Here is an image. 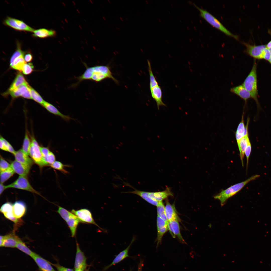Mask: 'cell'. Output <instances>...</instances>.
<instances>
[{
  "mask_svg": "<svg viewBox=\"0 0 271 271\" xmlns=\"http://www.w3.org/2000/svg\"><path fill=\"white\" fill-rule=\"evenodd\" d=\"M85 271H89V267L88 269H85Z\"/></svg>",
  "mask_w": 271,
  "mask_h": 271,
  "instance_id": "obj_53",
  "label": "cell"
},
{
  "mask_svg": "<svg viewBox=\"0 0 271 271\" xmlns=\"http://www.w3.org/2000/svg\"><path fill=\"white\" fill-rule=\"evenodd\" d=\"M157 206L158 216L168 223L165 214V207L162 201L159 202Z\"/></svg>",
  "mask_w": 271,
  "mask_h": 271,
  "instance_id": "obj_39",
  "label": "cell"
},
{
  "mask_svg": "<svg viewBox=\"0 0 271 271\" xmlns=\"http://www.w3.org/2000/svg\"><path fill=\"white\" fill-rule=\"evenodd\" d=\"M230 90L231 92L237 95L245 102L251 98L249 92L242 85L233 87Z\"/></svg>",
  "mask_w": 271,
  "mask_h": 271,
  "instance_id": "obj_27",
  "label": "cell"
},
{
  "mask_svg": "<svg viewBox=\"0 0 271 271\" xmlns=\"http://www.w3.org/2000/svg\"><path fill=\"white\" fill-rule=\"evenodd\" d=\"M76 241V250L74 268L75 269H80L83 271L89 265L87 264V258L84 252L81 250L79 243Z\"/></svg>",
  "mask_w": 271,
  "mask_h": 271,
  "instance_id": "obj_12",
  "label": "cell"
},
{
  "mask_svg": "<svg viewBox=\"0 0 271 271\" xmlns=\"http://www.w3.org/2000/svg\"><path fill=\"white\" fill-rule=\"evenodd\" d=\"M15 172L10 167L7 170L1 172V183H3L12 176Z\"/></svg>",
  "mask_w": 271,
  "mask_h": 271,
  "instance_id": "obj_37",
  "label": "cell"
},
{
  "mask_svg": "<svg viewBox=\"0 0 271 271\" xmlns=\"http://www.w3.org/2000/svg\"><path fill=\"white\" fill-rule=\"evenodd\" d=\"M268 49H269V50L270 51V52L271 53V48H268Z\"/></svg>",
  "mask_w": 271,
  "mask_h": 271,
  "instance_id": "obj_54",
  "label": "cell"
},
{
  "mask_svg": "<svg viewBox=\"0 0 271 271\" xmlns=\"http://www.w3.org/2000/svg\"><path fill=\"white\" fill-rule=\"evenodd\" d=\"M83 64L86 70L81 76L75 77L78 80L77 83L73 84L72 87H75L82 81L90 80L96 82H100L107 78L111 79L116 83L118 81L113 76L110 68L108 66L97 65L89 67L85 62Z\"/></svg>",
  "mask_w": 271,
  "mask_h": 271,
  "instance_id": "obj_1",
  "label": "cell"
},
{
  "mask_svg": "<svg viewBox=\"0 0 271 271\" xmlns=\"http://www.w3.org/2000/svg\"><path fill=\"white\" fill-rule=\"evenodd\" d=\"M150 89L152 96L156 103L158 109L159 110L160 106H166L162 100V92L160 87L158 85Z\"/></svg>",
  "mask_w": 271,
  "mask_h": 271,
  "instance_id": "obj_22",
  "label": "cell"
},
{
  "mask_svg": "<svg viewBox=\"0 0 271 271\" xmlns=\"http://www.w3.org/2000/svg\"><path fill=\"white\" fill-rule=\"evenodd\" d=\"M135 239V237H133L128 246L125 249L118 254L116 256L112 262L104 268L103 271H106L112 266L118 263L124 259L129 257L128 254L129 250L131 246Z\"/></svg>",
  "mask_w": 271,
  "mask_h": 271,
  "instance_id": "obj_19",
  "label": "cell"
},
{
  "mask_svg": "<svg viewBox=\"0 0 271 271\" xmlns=\"http://www.w3.org/2000/svg\"><path fill=\"white\" fill-rule=\"evenodd\" d=\"M270 34H271V33H270Z\"/></svg>",
  "mask_w": 271,
  "mask_h": 271,
  "instance_id": "obj_56",
  "label": "cell"
},
{
  "mask_svg": "<svg viewBox=\"0 0 271 271\" xmlns=\"http://www.w3.org/2000/svg\"><path fill=\"white\" fill-rule=\"evenodd\" d=\"M192 4L200 12V16L205 20L209 23L215 28L218 29L226 35L234 38L238 40L239 36L232 33L227 29L216 18L206 10L200 8L195 4L189 2Z\"/></svg>",
  "mask_w": 271,
  "mask_h": 271,
  "instance_id": "obj_4",
  "label": "cell"
},
{
  "mask_svg": "<svg viewBox=\"0 0 271 271\" xmlns=\"http://www.w3.org/2000/svg\"><path fill=\"white\" fill-rule=\"evenodd\" d=\"M40 149L43 158L47 156L50 152L49 149L46 147H40Z\"/></svg>",
  "mask_w": 271,
  "mask_h": 271,
  "instance_id": "obj_47",
  "label": "cell"
},
{
  "mask_svg": "<svg viewBox=\"0 0 271 271\" xmlns=\"http://www.w3.org/2000/svg\"><path fill=\"white\" fill-rule=\"evenodd\" d=\"M20 239L16 235L14 232L4 236L1 235L0 246L16 248L17 243Z\"/></svg>",
  "mask_w": 271,
  "mask_h": 271,
  "instance_id": "obj_13",
  "label": "cell"
},
{
  "mask_svg": "<svg viewBox=\"0 0 271 271\" xmlns=\"http://www.w3.org/2000/svg\"><path fill=\"white\" fill-rule=\"evenodd\" d=\"M3 23L5 25L18 31L33 32L35 30L23 21L9 16L7 17L4 20Z\"/></svg>",
  "mask_w": 271,
  "mask_h": 271,
  "instance_id": "obj_8",
  "label": "cell"
},
{
  "mask_svg": "<svg viewBox=\"0 0 271 271\" xmlns=\"http://www.w3.org/2000/svg\"><path fill=\"white\" fill-rule=\"evenodd\" d=\"M56 35V32L55 30L41 28L35 30L33 32L32 36L35 37L44 38L53 37Z\"/></svg>",
  "mask_w": 271,
  "mask_h": 271,
  "instance_id": "obj_24",
  "label": "cell"
},
{
  "mask_svg": "<svg viewBox=\"0 0 271 271\" xmlns=\"http://www.w3.org/2000/svg\"><path fill=\"white\" fill-rule=\"evenodd\" d=\"M33 68L32 63H29L27 64L26 63L23 66L22 71L24 74H29L32 72Z\"/></svg>",
  "mask_w": 271,
  "mask_h": 271,
  "instance_id": "obj_43",
  "label": "cell"
},
{
  "mask_svg": "<svg viewBox=\"0 0 271 271\" xmlns=\"http://www.w3.org/2000/svg\"><path fill=\"white\" fill-rule=\"evenodd\" d=\"M266 46L268 49L271 48V40L266 45Z\"/></svg>",
  "mask_w": 271,
  "mask_h": 271,
  "instance_id": "obj_50",
  "label": "cell"
},
{
  "mask_svg": "<svg viewBox=\"0 0 271 271\" xmlns=\"http://www.w3.org/2000/svg\"><path fill=\"white\" fill-rule=\"evenodd\" d=\"M26 129L25 137L21 149L25 153L29 155L31 141L27 128Z\"/></svg>",
  "mask_w": 271,
  "mask_h": 271,
  "instance_id": "obj_32",
  "label": "cell"
},
{
  "mask_svg": "<svg viewBox=\"0 0 271 271\" xmlns=\"http://www.w3.org/2000/svg\"><path fill=\"white\" fill-rule=\"evenodd\" d=\"M31 143L29 155L34 162L40 168L48 166L43 160L40 149V147L33 136L31 137Z\"/></svg>",
  "mask_w": 271,
  "mask_h": 271,
  "instance_id": "obj_7",
  "label": "cell"
},
{
  "mask_svg": "<svg viewBox=\"0 0 271 271\" xmlns=\"http://www.w3.org/2000/svg\"><path fill=\"white\" fill-rule=\"evenodd\" d=\"M6 189L14 188L27 190L40 195L31 185L26 177L20 176L18 179L11 184L5 186Z\"/></svg>",
  "mask_w": 271,
  "mask_h": 271,
  "instance_id": "obj_9",
  "label": "cell"
},
{
  "mask_svg": "<svg viewBox=\"0 0 271 271\" xmlns=\"http://www.w3.org/2000/svg\"><path fill=\"white\" fill-rule=\"evenodd\" d=\"M27 83L23 75L20 73H18L13 82L9 89H12L18 87L22 84Z\"/></svg>",
  "mask_w": 271,
  "mask_h": 271,
  "instance_id": "obj_34",
  "label": "cell"
},
{
  "mask_svg": "<svg viewBox=\"0 0 271 271\" xmlns=\"http://www.w3.org/2000/svg\"><path fill=\"white\" fill-rule=\"evenodd\" d=\"M13 206L11 202L5 203L1 207L0 212L7 219L13 222L16 224H20L22 223V220L14 216L13 212Z\"/></svg>",
  "mask_w": 271,
  "mask_h": 271,
  "instance_id": "obj_14",
  "label": "cell"
},
{
  "mask_svg": "<svg viewBox=\"0 0 271 271\" xmlns=\"http://www.w3.org/2000/svg\"><path fill=\"white\" fill-rule=\"evenodd\" d=\"M251 150V145L250 142L248 144L245 151V154L247 159L246 169H247L249 158L250 155Z\"/></svg>",
  "mask_w": 271,
  "mask_h": 271,
  "instance_id": "obj_44",
  "label": "cell"
},
{
  "mask_svg": "<svg viewBox=\"0 0 271 271\" xmlns=\"http://www.w3.org/2000/svg\"><path fill=\"white\" fill-rule=\"evenodd\" d=\"M30 86L27 82L17 88L20 96L28 99H31Z\"/></svg>",
  "mask_w": 271,
  "mask_h": 271,
  "instance_id": "obj_30",
  "label": "cell"
},
{
  "mask_svg": "<svg viewBox=\"0 0 271 271\" xmlns=\"http://www.w3.org/2000/svg\"><path fill=\"white\" fill-rule=\"evenodd\" d=\"M15 160L30 167L33 164L32 159L21 149L16 151L14 154Z\"/></svg>",
  "mask_w": 271,
  "mask_h": 271,
  "instance_id": "obj_20",
  "label": "cell"
},
{
  "mask_svg": "<svg viewBox=\"0 0 271 271\" xmlns=\"http://www.w3.org/2000/svg\"><path fill=\"white\" fill-rule=\"evenodd\" d=\"M5 189H6L5 186H4L3 183H1L0 184V195L1 194Z\"/></svg>",
  "mask_w": 271,
  "mask_h": 271,
  "instance_id": "obj_49",
  "label": "cell"
},
{
  "mask_svg": "<svg viewBox=\"0 0 271 271\" xmlns=\"http://www.w3.org/2000/svg\"><path fill=\"white\" fill-rule=\"evenodd\" d=\"M157 246L161 243L164 235L168 230V223L158 216L157 218Z\"/></svg>",
  "mask_w": 271,
  "mask_h": 271,
  "instance_id": "obj_17",
  "label": "cell"
},
{
  "mask_svg": "<svg viewBox=\"0 0 271 271\" xmlns=\"http://www.w3.org/2000/svg\"><path fill=\"white\" fill-rule=\"evenodd\" d=\"M147 62L150 77V88L151 89L155 86H158L159 84L154 75L150 62L149 60H147Z\"/></svg>",
  "mask_w": 271,
  "mask_h": 271,
  "instance_id": "obj_38",
  "label": "cell"
},
{
  "mask_svg": "<svg viewBox=\"0 0 271 271\" xmlns=\"http://www.w3.org/2000/svg\"><path fill=\"white\" fill-rule=\"evenodd\" d=\"M30 93L31 99L42 105L44 101L38 92L31 87L30 88Z\"/></svg>",
  "mask_w": 271,
  "mask_h": 271,
  "instance_id": "obj_40",
  "label": "cell"
},
{
  "mask_svg": "<svg viewBox=\"0 0 271 271\" xmlns=\"http://www.w3.org/2000/svg\"><path fill=\"white\" fill-rule=\"evenodd\" d=\"M16 248L32 257L35 253L31 250L21 239L18 241Z\"/></svg>",
  "mask_w": 271,
  "mask_h": 271,
  "instance_id": "obj_35",
  "label": "cell"
},
{
  "mask_svg": "<svg viewBox=\"0 0 271 271\" xmlns=\"http://www.w3.org/2000/svg\"><path fill=\"white\" fill-rule=\"evenodd\" d=\"M11 167L16 173L20 176L27 177L29 173L30 167L25 165L15 160L13 161Z\"/></svg>",
  "mask_w": 271,
  "mask_h": 271,
  "instance_id": "obj_18",
  "label": "cell"
},
{
  "mask_svg": "<svg viewBox=\"0 0 271 271\" xmlns=\"http://www.w3.org/2000/svg\"><path fill=\"white\" fill-rule=\"evenodd\" d=\"M26 210V204L21 201H16L13 206V212L14 216L20 219L25 214Z\"/></svg>",
  "mask_w": 271,
  "mask_h": 271,
  "instance_id": "obj_21",
  "label": "cell"
},
{
  "mask_svg": "<svg viewBox=\"0 0 271 271\" xmlns=\"http://www.w3.org/2000/svg\"><path fill=\"white\" fill-rule=\"evenodd\" d=\"M43 159L48 166H50L55 161V155L51 151L47 156L43 158Z\"/></svg>",
  "mask_w": 271,
  "mask_h": 271,
  "instance_id": "obj_41",
  "label": "cell"
},
{
  "mask_svg": "<svg viewBox=\"0 0 271 271\" xmlns=\"http://www.w3.org/2000/svg\"><path fill=\"white\" fill-rule=\"evenodd\" d=\"M75 271H83L82 270L78 269H75Z\"/></svg>",
  "mask_w": 271,
  "mask_h": 271,
  "instance_id": "obj_52",
  "label": "cell"
},
{
  "mask_svg": "<svg viewBox=\"0 0 271 271\" xmlns=\"http://www.w3.org/2000/svg\"><path fill=\"white\" fill-rule=\"evenodd\" d=\"M271 56V53L269 49L266 47L263 50L262 55V59L269 60Z\"/></svg>",
  "mask_w": 271,
  "mask_h": 271,
  "instance_id": "obj_46",
  "label": "cell"
},
{
  "mask_svg": "<svg viewBox=\"0 0 271 271\" xmlns=\"http://www.w3.org/2000/svg\"><path fill=\"white\" fill-rule=\"evenodd\" d=\"M268 61H269V62L271 64V56Z\"/></svg>",
  "mask_w": 271,
  "mask_h": 271,
  "instance_id": "obj_51",
  "label": "cell"
},
{
  "mask_svg": "<svg viewBox=\"0 0 271 271\" xmlns=\"http://www.w3.org/2000/svg\"><path fill=\"white\" fill-rule=\"evenodd\" d=\"M246 47L245 52L255 59H262V55L264 49L266 47V45H257L251 44L244 42H241Z\"/></svg>",
  "mask_w": 271,
  "mask_h": 271,
  "instance_id": "obj_11",
  "label": "cell"
},
{
  "mask_svg": "<svg viewBox=\"0 0 271 271\" xmlns=\"http://www.w3.org/2000/svg\"><path fill=\"white\" fill-rule=\"evenodd\" d=\"M50 166L53 168L60 171L64 174H68L69 172L65 169L66 167H70L69 165H64L61 162L55 161Z\"/></svg>",
  "mask_w": 271,
  "mask_h": 271,
  "instance_id": "obj_36",
  "label": "cell"
},
{
  "mask_svg": "<svg viewBox=\"0 0 271 271\" xmlns=\"http://www.w3.org/2000/svg\"><path fill=\"white\" fill-rule=\"evenodd\" d=\"M41 271H56L52 267L50 262L35 253L32 257Z\"/></svg>",
  "mask_w": 271,
  "mask_h": 271,
  "instance_id": "obj_16",
  "label": "cell"
},
{
  "mask_svg": "<svg viewBox=\"0 0 271 271\" xmlns=\"http://www.w3.org/2000/svg\"><path fill=\"white\" fill-rule=\"evenodd\" d=\"M168 230L173 237H177L181 242L186 243L181 234L178 221L173 220L168 222Z\"/></svg>",
  "mask_w": 271,
  "mask_h": 271,
  "instance_id": "obj_15",
  "label": "cell"
},
{
  "mask_svg": "<svg viewBox=\"0 0 271 271\" xmlns=\"http://www.w3.org/2000/svg\"><path fill=\"white\" fill-rule=\"evenodd\" d=\"M0 148L1 150L8 152L13 155L16 151L9 143L1 136L0 139Z\"/></svg>",
  "mask_w": 271,
  "mask_h": 271,
  "instance_id": "obj_33",
  "label": "cell"
},
{
  "mask_svg": "<svg viewBox=\"0 0 271 271\" xmlns=\"http://www.w3.org/2000/svg\"><path fill=\"white\" fill-rule=\"evenodd\" d=\"M243 115L242 117L241 120L238 125L235 133V137L237 143L244 136L245 127L244 125Z\"/></svg>",
  "mask_w": 271,
  "mask_h": 271,
  "instance_id": "obj_31",
  "label": "cell"
},
{
  "mask_svg": "<svg viewBox=\"0 0 271 271\" xmlns=\"http://www.w3.org/2000/svg\"><path fill=\"white\" fill-rule=\"evenodd\" d=\"M51 264L54 266L58 271H74L73 269L64 267L59 264L58 262L53 264L50 262Z\"/></svg>",
  "mask_w": 271,
  "mask_h": 271,
  "instance_id": "obj_45",
  "label": "cell"
},
{
  "mask_svg": "<svg viewBox=\"0 0 271 271\" xmlns=\"http://www.w3.org/2000/svg\"><path fill=\"white\" fill-rule=\"evenodd\" d=\"M257 64L255 60H254L251 70L242 85L249 92L251 98L253 99L257 105H259L257 99Z\"/></svg>",
  "mask_w": 271,
  "mask_h": 271,
  "instance_id": "obj_3",
  "label": "cell"
},
{
  "mask_svg": "<svg viewBox=\"0 0 271 271\" xmlns=\"http://www.w3.org/2000/svg\"><path fill=\"white\" fill-rule=\"evenodd\" d=\"M148 195L153 199L158 202L162 201L163 200L169 196H172L173 194L170 189L167 187L165 190L155 192H149Z\"/></svg>",
  "mask_w": 271,
  "mask_h": 271,
  "instance_id": "obj_23",
  "label": "cell"
},
{
  "mask_svg": "<svg viewBox=\"0 0 271 271\" xmlns=\"http://www.w3.org/2000/svg\"><path fill=\"white\" fill-rule=\"evenodd\" d=\"M11 165L6 161L1 156H0V172L4 171L10 168Z\"/></svg>",
  "mask_w": 271,
  "mask_h": 271,
  "instance_id": "obj_42",
  "label": "cell"
},
{
  "mask_svg": "<svg viewBox=\"0 0 271 271\" xmlns=\"http://www.w3.org/2000/svg\"><path fill=\"white\" fill-rule=\"evenodd\" d=\"M58 206V208L56 212L66 222L70 229L72 237H75L76 234L78 226L79 223H81L80 220L71 212L59 206Z\"/></svg>",
  "mask_w": 271,
  "mask_h": 271,
  "instance_id": "obj_5",
  "label": "cell"
},
{
  "mask_svg": "<svg viewBox=\"0 0 271 271\" xmlns=\"http://www.w3.org/2000/svg\"><path fill=\"white\" fill-rule=\"evenodd\" d=\"M250 142L248 134L243 137L237 143L240 153V156L242 166H244L243 158L245 149Z\"/></svg>",
  "mask_w": 271,
  "mask_h": 271,
  "instance_id": "obj_28",
  "label": "cell"
},
{
  "mask_svg": "<svg viewBox=\"0 0 271 271\" xmlns=\"http://www.w3.org/2000/svg\"><path fill=\"white\" fill-rule=\"evenodd\" d=\"M165 212L166 217L169 222L173 220L180 221V219L177 215L174 207L168 201L166 200V205L165 207Z\"/></svg>",
  "mask_w": 271,
  "mask_h": 271,
  "instance_id": "obj_25",
  "label": "cell"
},
{
  "mask_svg": "<svg viewBox=\"0 0 271 271\" xmlns=\"http://www.w3.org/2000/svg\"><path fill=\"white\" fill-rule=\"evenodd\" d=\"M49 112L55 115L60 117L63 120L69 121L73 119L70 116L64 115L60 112L54 105L45 101H44L42 105Z\"/></svg>",
  "mask_w": 271,
  "mask_h": 271,
  "instance_id": "obj_26",
  "label": "cell"
},
{
  "mask_svg": "<svg viewBox=\"0 0 271 271\" xmlns=\"http://www.w3.org/2000/svg\"><path fill=\"white\" fill-rule=\"evenodd\" d=\"M33 57L32 54L30 53H28L24 55V59L25 61L27 62H30L32 60Z\"/></svg>",
  "mask_w": 271,
  "mask_h": 271,
  "instance_id": "obj_48",
  "label": "cell"
},
{
  "mask_svg": "<svg viewBox=\"0 0 271 271\" xmlns=\"http://www.w3.org/2000/svg\"><path fill=\"white\" fill-rule=\"evenodd\" d=\"M141 270H140V271H141ZM138 271H140V270H139H139Z\"/></svg>",
  "mask_w": 271,
  "mask_h": 271,
  "instance_id": "obj_55",
  "label": "cell"
},
{
  "mask_svg": "<svg viewBox=\"0 0 271 271\" xmlns=\"http://www.w3.org/2000/svg\"><path fill=\"white\" fill-rule=\"evenodd\" d=\"M21 43L18 41L16 42V49L12 56L10 61L11 67L14 69L22 71L23 66L26 63L24 59L25 52L21 49Z\"/></svg>",
  "mask_w": 271,
  "mask_h": 271,
  "instance_id": "obj_6",
  "label": "cell"
},
{
  "mask_svg": "<svg viewBox=\"0 0 271 271\" xmlns=\"http://www.w3.org/2000/svg\"><path fill=\"white\" fill-rule=\"evenodd\" d=\"M134 190L132 191L125 192L126 193H131L139 196L148 203L153 205L157 206L159 202L152 199L148 195L149 192L140 191L134 188Z\"/></svg>",
  "mask_w": 271,
  "mask_h": 271,
  "instance_id": "obj_29",
  "label": "cell"
},
{
  "mask_svg": "<svg viewBox=\"0 0 271 271\" xmlns=\"http://www.w3.org/2000/svg\"><path fill=\"white\" fill-rule=\"evenodd\" d=\"M258 175H254L246 180L233 185L226 189L223 190L214 196L215 199L219 200L222 206L225 204L228 199L240 191L247 184L260 177Z\"/></svg>",
  "mask_w": 271,
  "mask_h": 271,
  "instance_id": "obj_2",
  "label": "cell"
},
{
  "mask_svg": "<svg viewBox=\"0 0 271 271\" xmlns=\"http://www.w3.org/2000/svg\"><path fill=\"white\" fill-rule=\"evenodd\" d=\"M71 212L78 218L81 223L94 224L103 230L95 222L91 212L88 209L83 208L76 210L72 209Z\"/></svg>",
  "mask_w": 271,
  "mask_h": 271,
  "instance_id": "obj_10",
  "label": "cell"
}]
</instances>
